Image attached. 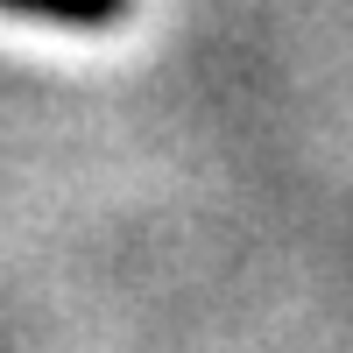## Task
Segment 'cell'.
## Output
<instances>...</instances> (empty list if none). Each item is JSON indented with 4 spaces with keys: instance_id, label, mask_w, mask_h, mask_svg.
<instances>
[{
    "instance_id": "obj_1",
    "label": "cell",
    "mask_w": 353,
    "mask_h": 353,
    "mask_svg": "<svg viewBox=\"0 0 353 353\" xmlns=\"http://www.w3.org/2000/svg\"><path fill=\"white\" fill-rule=\"evenodd\" d=\"M8 14H36V21H57V28H113L134 0H0Z\"/></svg>"
}]
</instances>
